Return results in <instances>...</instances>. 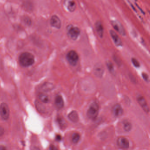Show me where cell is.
<instances>
[{"instance_id":"17","label":"cell","mask_w":150,"mask_h":150,"mask_svg":"<svg viewBox=\"0 0 150 150\" xmlns=\"http://www.w3.org/2000/svg\"><path fill=\"white\" fill-rule=\"evenodd\" d=\"M39 99L40 102L43 103H48L49 101L48 95L44 93H41L39 95Z\"/></svg>"},{"instance_id":"7","label":"cell","mask_w":150,"mask_h":150,"mask_svg":"<svg viewBox=\"0 0 150 150\" xmlns=\"http://www.w3.org/2000/svg\"><path fill=\"white\" fill-rule=\"evenodd\" d=\"M50 23L52 27L58 29L61 28V20L56 15H54L52 16L50 20Z\"/></svg>"},{"instance_id":"1","label":"cell","mask_w":150,"mask_h":150,"mask_svg":"<svg viewBox=\"0 0 150 150\" xmlns=\"http://www.w3.org/2000/svg\"><path fill=\"white\" fill-rule=\"evenodd\" d=\"M19 61L21 66L27 68L35 63V56L31 53L25 52L21 54L19 56Z\"/></svg>"},{"instance_id":"19","label":"cell","mask_w":150,"mask_h":150,"mask_svg":"<svg viewBox=\"0 0 150 150\" xmlns=\"http://www.w3.org/2000/svg\"><path fill=\"white\" fill-rule=\"evenodd\" d=\"M132 126L131 124L129 122H125L124 123V129L126 132H129L131 130Z\"/></svg>"},{"instance_id":"13","label":"cell","mask_w":150,"mask_h":150,"mask_svg":"<svg viewBox=\"0 0 150 150\" xmlns=\"http://www.w3.org/2000/svg\"><path fill=\"white\" fill-rule=\"evenodd\" d=\"M95 28L97 34L101 38H102L104 35V29L103 26L101 22L97 21L95 23Z\"/></svg>"},{"instance_id":"10","label":"cell","mask_w":150,"mask_h":150,"mask_svg":"<svg viewBox=\"0 0 150 150\" xmlns=\"http://www.w3.org/2000/svg\"><path fill=\"white\" fill-rule=\"evenodd\" d=\"M64 5L70 13L75 12L76 8V5L74 0H65Z\"/></svg>"},{"instance_id":"20","label":"cell","mask_w":150,"mask_h":150,"mask_svg":"<svg viewBox=\"0 0 150 150\" xmlns=\"http://www.w3.org/2000/svg\"><path fill=\"white\" fill-rule=\"evenodd\" d=\"M80 136L78 133H74L72 135V142L75 144H76L78 141H79L80 139Z\"/></svg>"},{"instance_id":"3","label":"cell","mask_w":150,"mask_h":150,"mask_svg":"<svg viewBox=\"0 0 150 150\" xmlns=\"http://www.w3.org/2000/svg\"><path fill=\"white\" fill-rule=\"evenodd\" d=\"M99 106L96 102H93L90 105L87 112V116L90 119H96L98 115Z\"/></svg>"},{"instance_id":"9","label":"cell","mask_w":150,"mask_h":150,"mask_svg":"<svg viewBox=\"0 0 150 150\" xmlns=\"http://www.w3.org/2000/svg\"><path fill=\"white\" fill-rule=\"evenodd\" d=\"M110 34L111 38L114 41V43L117 46L121 47L123 46V42L121 41V38L115 31L113 30H111L110 31Z\"/></svg>"},{"instance_id":"2","label":"cell","mask_w":150,"mask_h":150,"mask_svg":"<svg viewBox=\"0 0 150 150\" xmlns=\"http://www.w3.org/2000/svg\"><path fill=\"white\" fill-rule=\"evenodd\" d=\"M67 31L68 37L73 41L76 40L81 34L80 29L72 25H69L67 27Z\"/></svg>"},{"instance_id":"14","label":"cell","mask_w":150,"mask_h":150,"mask_svg":"<svg viewBox=\"0 0 150 150\" xmlns=\"http://www.w3.org/2000/svg\"><path fill=\"white\" fill-rule=\"evenodd\" d=\"M112 112L115 116L120 117L123 115V111L122 106L120 104H117L113 107Z\"/></svg>"},{"instance_id":"12","label":"cell","mask_w":150,"mask_h":150,"mask_svg":"<svg viewBox=\"0 0 150 150\" xmlns=\"http://www.w3.org/2000/svg\"><path fill=\"white\" fill-rule=\"evenodd\" d=\"M104 71V68L101 64L98 63L95 65L94 68V73L96 76L101 77L103 75Z\"/></svg>"},{"instance_id":"16","label":"cell","mask_w":150,"mask_h":150,"mask_svg":"<svg viewBox=\"0 0 150 150\" xmlns=\"http://www.w3.org/2000/svg\"><path fill=\"white\" fill-rule=\"evenodd\" d=\"M69 119L73 123H77L79 120V117L76 111H72L69 113L68 116Z\"/></svg>"},{"instance_id":"23","label":"cell","mask_w":150,"mask_h":150,"mask_svg":"<svg viewBox=\"0 0 150 150\" xmlns=\"http://www.w3.org/2000/svg\"><path fill=\"white\" fill-rule=\"evenodd\" d=\"M132 62L133 65L136 68H139L140 67V64H139V62L135 58H132Z\"/></svg>"},{"instance_id":"22","label":"cell","mask_w":150,"mask_h":150,"mask_svg":"<svg viewBox=\"0 0 150 150\" xmlns=\"http://www.w3.org/2000/svg\"><path fill=\"white\" fill-rule=\"evenodd\" d=\"M107 65L111 73H113L114 72V69L113 64L110 62H107Z\"/></svg>"},{"instance_id":"11","label":"cell","mask_w":150,"mask_h":150,"mask_svg":"<svg viewBox=\"0 0 150 150\" xmlns=\"http://www.w3.org/2000/svg\"><path fill=\"white\" fill-rule=\"evenodd\" d=\"M137 101L139 104V105L144 110V111L146 113H148L149 111V107H148L147 103L144 97L140 96L138 97Z\"/></svg>"},{"instance_id":"6","label":"cell","mask_w":150,"mask_h":150,"mask_svg":"<svg viewBox=\"0 0 150 150\" xmlns=\"http://www.w3.org/2000/svg\"><path fill=\"white\" fill-rule=\"evenodd\" d=\"M111 24L114 29L118 32L120 35L125 36L126 35L124 28L123 27L122 24L120 23V22L117 20H113L111 21Z\"/></svg>"},{"instance_id":"4","label":"cell","mask_w":150,"mask_h":150,"mask_svg":"<svg viewBox=\"0 0 150 150\" xmlns=\"http://www.w3.org/2000/svg\"><path fill=\"white\" fill-rule=\"evenodd\" d=\"M67 60L71 66H75L77 64L79 60V56L76 52L74 50H70L67 55Z\"/></svg>"},{"instance_id":"24","label":"cell","mask_w":150,"mask_h":150,"mask_svg":"<svg viewBox=\"0 0 150 150\" xmlns=\"http://www.w3.org/2000/svg\"><path fill=\"white\" fill-rule=\"evenodd\" d=\"M59 120L60 126H61L62 128H63V129L65 128L66 125L65 121L63 119H61V118H60Z\"/></svg>"},{"instance_id":"15","label":"cell","mask_w":150,"mask_h":150,"mask_svg":"<svg viewBox=\"0 0 150 150\" xmlns=\"http://www.w3.org/2000/svg\"><path fill=\"white\" fill-rule=\"evenodd\" d=\"M64 101L62 97L60 95L56 96L55 99V105L58 109H61L64 106Z\"/></svg>"},{"instance_id":"27","label":"cell","mask_w":150,"mask_h":150,"mask_svg":"<svg viewBox=\"0 0 150 150\" xmlns=\"http://www.w3.org/2000/svg\"><path fill=\"white\" fill-rule=\"evenodd\" d=\"M56 140H58V141H60L61 139V137L60 135H57L56 137Z\"/></svg>"},{"instance_id":"18","label":"cell","mask_w":150,"mask_h":150,"mask_svg":"<svg viewBox=\"0 0 150 150\" xmlns=\"http://www.w3.org/2000/svg\"><path fill=\"white\" fill-rule=\"evenodd\" d=\"M42 89L44 91L47 92L51 91L54 88L53 84L51 83H45L42 85Z\"/></svg>"},{"instance_id":"8","label":"cell","mask_w":150,"mask_h":150,"mask_svg":"<svg viewBox=\"0 0 150 150\" xmlns=\"http://www.w3.org/2000/svg\"><path fill=\"white\" fill-rule=\"evenodd\" d=\"M118 146L122 149H128L130 146V143L129 140L124 137L118 138L117 141Z\"/></svg>"},{"instance_id":"5","label":"cell","mask_w":150,"mask_h":150,"mask_svg":"<svg viewBox=\"0 0 150 150\" xmlns=\"http://www.w3.org/2000/svg\"><path fill=\"white\" fill-rule=\"evenodd\" d=\"M0 115L5 120H8L10 115V110L7 104L3 103L0 105Z\"/></svg>"},{"instance_id":"25","label":"cell","mask_w":150,"mask_h":150,"mask_svg":"<svg viewBox=\"0 0 150 150\" xmlns=\"http://www.w3.org/2000/svg\"><path fill=\"white\" fill-rule=\"evenodd\" d=\"M142 77L146 81H148L149 79V77H148V75L146 73H142Z\"/></svg>"},{"instance_id":"21","label":"cell","mask_w":150,"mask_h":150,"mask_svg":"<svg viewBox=\"0 0 150 150\" xmlns=\"http://www.w3.org/2000/svg\"><path fill=\"white\" fill-rule=\"evenodd\" d=\"M36 107L37 108V109L40 112H43V111H44V107L43 105H42V103L41 102H38L36 103Z\"/></svg>"},{"instance_id":"26","label":"cell","mask_w":150,"mask_h":150,"mask_svg":"<svg viewBox=\"0 0 150 150\" xmlns=\"http://www.w3.org/2000/svg\"><path fill=\"white\" fill-rule=\"evenodd\" d=\"M4 133V129L2 127L0 126V137H1Z\"/></svg>"}]
</instances>
